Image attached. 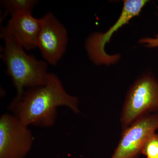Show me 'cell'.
Returning <instances> with one entry per match:
<instances>
[{
  "mask_svg": "<svg viewBox=\"0 0 158 158\" xmlns=\"http://www.w3.org/2000/svg\"><path fill=\"white\" fill-rule=\"evenodd\" d=\"M34 138L28 127L14 114L0 118V158H24L31 150Z\"/></svg>",
  "mask_w": 158,
  "mask_h": 158,
  "instance_id": "5",
  "label": "cell"
},
{
  "mask_svg": "<svg viewBox=\"0 0 158 158\" xmlns=\"http://www.w3.org/2000/svg\"><path fill=\"white\" fill-rule=\"evenodd\" d=\"M158 112V81L145 73L134 82L128 90L122 109L120 121L123 129L141 116Z\"/></svg>",
  "mask_w": 158,
  "mask_h": 158,
  "instance_id": "3",
  "label": "cell"
},
{
  "mask_svg": "<svg viewBox=\"0 0 158 158\" xmlns=\"http://www.w3.org/2000/svg\"><path fill=\"white\" fill-rule=\"evenodd\" d=\"M141 153L147 158H158V133H153L148 138Z\"/></svg>",
  "mask_w": 158,
  "mask_h": 158,
  "instance_id": "10",
  "label": "cell"
},
{
  "mask_svg": "<svg viewBox=\"0 0 158 158\" xmlns=\"http://www.w3.org/2000/svg\"><path fill=\"white\" fill-rule=\"evenodd\" d=\"M157 80H158V78H157Z\"/></svg>",
  "mask_w": 158,
  "mask_h": 158,
  "instance_id": "12",
  "label": "cell"
},
{
  "mask_svg": "<svg viewBox=\"0 0 158 158\" xmlns=\"http://www.w3.org/2000/svg\"><path fill=\"white\" fill-rule=\"evenodd\" d=\"M66 106L80 113L79 98L67 93L59 77L49 73L46 85L25 90L19 100L12 101L9 109L27 126H52L57 116V108Z\"/></svg>",
  "mask_w": 158,
  "mask_h": 158,
  "instance_id": "1",
  "label": "cell"
},
{
  "mask_svg": "<svg viewBox=\"0 0 158 158\" xmlns=\"http://www.w3.org/2000/svg\"><path fill=\"white\" fill-rule=\"evenodd\" d=\"M148 0H124L121 14L116 23L104 33L96 32L91 34L85 44L89 59L95 65H109L118 62L119 54L109 55L105 50L106 45L110 41L113 33L129 23L134 17L138 16Z\"/></svg>",
  "mask_w": 158,
  "mask_h": 158,
  "instance_id": "4",
  "label": "cell"
},
{
  "mask_svg": "<svg viewBox=\"0 0 158 158\" xmlns=\"http://www.w3.org/2000/svg\"><path fill=\"white\" fill-rule=\"evenodd\" d=\"M40 19L41 30L37 48L44 61L51 65H56L67 48V30L52 12H48Z\"/></svg>",
  "mask_w": 158,
  "mask_h": 158,
  "instance_id": "7",
  "label": "cell"
},
{
  "mask_svg": "<svg viewBox=\"0 0 158 158\" xmlns=\"http://www.w3.org/2000/svg\"><path fill=\"white\" fill-rule=\"evenodd\" d=\"M139 43L148 48H158V34L154 37H143L139 40Z\"/></svg>",
  "mask_w": 158,
  "mask_h": 158,
  "instance_id": "11",
  "label": "cell"
},
{
  "mask_svg": "<svg viewBox=\"0 0 158 158\" xmlns=\"http://www.w3.org/2000/svg\"><path fill=\"white\" fill-rule=\"evenodd\" d=\"M37 0H2L1 4L7 12L11 15L18 13L31 14L38 4Z\"/></svg>",
  "mask_w": 158,
  "mask_h": 158,
  "instance_id": "9",
  "label": "cell"
},
{
  "mask_svg": "<svg viewBox=\"0 0 158 158\" xmlns=\"http://www.w3.org/2000/svg\"><path fill=\"white\" fill-rule=\"evenodd\" d=\"M158 129V112L141 116L122 130L111 158H138L148 138Z\"/></svg>",
  "mask_w": 158,
  "mask_h": 158,
  "instance_id": "6",
  "label": "cell"
},
{
  "mask_svg": "<svg viewBox=\"0 0 158 158\" xmlns=\"http://www.w3.org/2000/svg\"><path fill=\"white\" fill-rule=\"evenodd\" d=\"M5 28L26 50L37 48L41 22L32 14L18 13L11 15Z\"/></svg>",
  "mask_w": 158,
  "mask_h": 158,
  "instance_id": "8",
  "label": "cell"
},
{
  "mask_svg": "<svg viewBox=\"0 0 158 158\" xmlns=\"http://www.w3.org/2000/svg\"><path fill=\"white\" fill-rule=\"evenodd\" d=\"M1 37L5 43L1 57L6 64L7 73L12 79L17 91V95L13 100L20 99L25 88L46 85L49 73L47 62L26 53L23 47L5 27L1 28Z\"/></svg>",
  "mask_w": 158,
  "mask_h": 158,
  "instance_id": "2",
  "label": "cell"
}]
</instances>
